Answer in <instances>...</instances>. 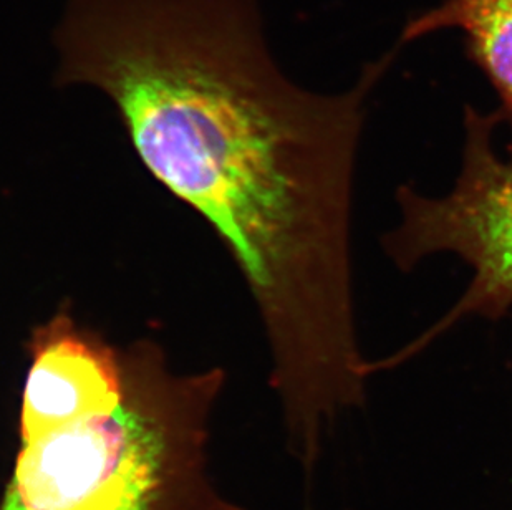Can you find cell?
Segmentation results:
<instances>
[{
	"label": "cell",
	"mask_w": 512,
	"mask_h": 510,
	"mask_svg": "<svg viewBox=\"0 0 512 510\" xmlns=\"http://www.w3.org/2000/svg\"><path fill=\"white\" fill-rule=\"evenodd\" d=\"M57 82L113 103L141 163L193 207L246 280L294 453L363 405L350 264L353 169L368 98L400 45L342 93L290 82L256 0H70Z\"/></svg>",
	"instance_id": "obj_1"
},
{
	"label": "cell",
	"mask_w": 512,
	"mask_h": 510,
	"mask_svg": "<svg viewBox=\"0 0 512 510\" xmlns=\"http://www.w3.org/2000/svg\"><path fill=\"white\" fill-rule=\"evenodd\" d=\"M112 413L20 443L0 510H239L208 477L223 368L178 373L150 338L123 350Z\"/></svg>",
	"instance_id": "obj_2"
},
{
	"label": "cell",
	"mask_w": 512,
	"mask_h": 510,
	"mask_svg": "<svg viewBox=\"0 0 512 510\" xmlns=\"http://www.w3.org/2000/svg\"><path fill=\"white\" fill-rule=\"evenodd\" d=\"M499 125L496 111L466 106L463 163L453 191L430 198L411 184L397 189L401 221L382 241L393 264L410 272L426 257L450 252L469 265L473 277L458 302L420 337L383 360L368 361V375L420 355L464 318L499 320L511 310L512 151L503 158L494 148Z\"/></svg>",
	"instance_id": "obj_3"
},
{
	"label": "cell",
	"mask_w": 512,
	"mask_h": 510,
	"mask_svg": "<svg viewBox=\"0 0 512 510\" xmlns=\"http://www.w3.org/2000/svg\"><path fill=\"white\" fill-rule=\"evenodd\" d=\"M19 414L20 443L80 419L112 413L125 396L123 350L77 322L70 310L35 327Z\"/></svg>",
	"instance_id": "obj_4"
},
{
	"label": "cell",
	"mask_w": 512,
	"mask_h": 510,
	"mask_svg": "<svg viewBox=\"0 0 512 510\" xmlns=\"http://www.w3.org/2000/svg\"><path fill=\"white\" fill-rule=\"evenodd\" d=\"M455 30L498 97L499 123L512 130V0H441L406 22L397 45Z\"/></svg>",
	"instance_id": "obj_5"
}]
</instances>
